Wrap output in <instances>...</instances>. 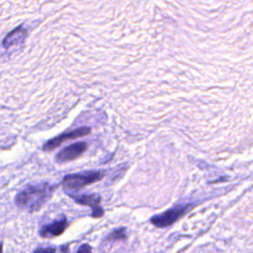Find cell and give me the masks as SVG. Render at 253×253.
Returning <instances> with one entry per match:
<instances>
[{
  "label": "cell",
  "mask_w": 253,
  "mask_h": 253,
  "mask_svg": "<svg viewBox=\"0 0 253 253\" xmlns=\"http://www.w3.org/2000/svg\"><path fill=\"white\" fill-rule=\"evenodd\" d=\"M53 186L47 183L27 185L15 198L16 206L27 211L33 212L40 210L50 198Z\"/></svg>",
  "instance_id": "1"
},
{
  "label": "cell",
  "mask_w": 253,
  "mask_h": 253,
  "mask_svg": "<svg viewBox=\"0 0 253 253\" xmlns=\"http://www.w3.org/2000/svg\"><path fill=\"white\" fill-rule=\"evenodd\" d=\"M105 176V171H87L67 175L62 180V185L66 190H79L100 181Z\"/></svg>",
  "instance_id": "2"
},
{
  "label": "cell",
  "mask_w": 253,
  "mask_h": 253,
  "mask_svg": "<svg viewBox=\"0 0 253 253\" xmlns=\"http://www.w3.org/2000/svg\"><path fill=\"white\" fill-rule=\"evenodd\" d=\"M191 208L190 204H178L174 207L170 208L169 210L153 215L149 221L156 227L164 228L171 226L174 224L177 220H179Z\"/></svg>",
  "instance_id": "3"
},
{
  "label": "cell",
  "mask_w": 253,
  "mask_h": 253,
  "mask_svg": "<svg viewBox=\"0 0 253 253\" xmlns=\"http://www.w3.org/2000/svg\"><path fill=\"white\" fill-rule=\"evenodd\" d=\"M91 131L90 127L88 126H81V127H77L75 129H72L70 131L61 133L57 136H54L53 138L47 140L43 146L42 149L44 151H52L53 149H55L56 147H58L61 143H63L66 140L69 139H74V138H78V137H82L85 136L87 134H89Z\"/></svg>",
  "instance_id": "4"
},
{
  "label": "cell",
  "mask_w": 253,
  "mask_h": 253,
  "mask_svg": "<svg viewBox=\"0 0 253 253\" xmlns=\"http://www.w3.org/2000/svg\"><path fill=\"white\" fill-rule=\"evenodd\" d=\"M68 226V220L66 216L61 215L54 219L50 223L44 224L39 231V234L42 238H53L61 235Z\"/></svg>",
  "instance_id": "5"
},
{
  "label": "cell",
  "mask_w": 253,
  "mask_h": 253,
  "mask_svg": "<svg viewBox=\"0 0 253 253\" xmlns=\"http://www.w3.org/2000/svg\"><path fill=\"white\" fill-rule=\"evenodd\" d=\"M70 197L77 203L83 206H88L92 209V217L99 218L103 216L104 210L100 207L101 197L97 194L91 195H70Z\"/></svg>",
  "instance_id": "6"
},
{
  "label": "cell",
  "mask_w": 253,
  "mask_h": 253,
  "mask_svg": "<svg viewBox=\"0 0 253 253\" xmlns=\"http://www.w3.org/2000/svg\"><path fill=\"white\" fill-rule=\"evenodd\" d=\"M87 147H88V144L85 141H79V142L70 144L57 153L56 160L58 162H66V161L74 160L79 156H81L85 152Z\"/></svg>",
  "instance_id": "7"
},
{
  "label": "cell",
  "mask_w": 253,
  "mask_h": 253,
  "mask_svg": "<svg viewBox=\"0 0 253 253\" xmlns=\"http://www.w3.org/2000/svg\"><path fill=\"white\" fill-rule=\"evenodd\" d=\"M26 35H27V32H26L25 28L23 27V25H21V26L17 27L16 29H14L13 31H11L9 34H7V36L3 40L2 44L5 48H9L12 45L18 44L21 42H23Z\"/></svg>",
  "instance_id": "8"
},
{
  "label": "cell",
  "mask_w": 253,
  "mask_h": 253,
  "mask_svg": "<svg viewBox=\"0 0 253 253\" xmlns=\"http://www.w3.org/2000/svg\"><path fill=\"white\" fill-rule=\"evenodd\" d=\"M126 230L125 227L116 228L113 231H111L104 239L105 242L108 241H120V240H126Z\"/></svg>",
  "instance_id": "9"
},
{
  "label": "cell",
  "mask_w": 253,
  "mask_h": 253,
  "mask_svg": "<svg viewBox=\"0 0 253 253\" xmlns=\"http://www.w3.org/2000/svg\"><path fill=\"white\" fill-rule=\"evenodd\" d=\"M33 253H56V248L48 246V247H38L34 250Z\"/></svg>",
  "instance_id": "10"
},
{
  "label": "cell",
  "mask_w": 253,
  "mask_h": 253,
  "mask_svg": "<svg viewBox=\"0 0 253 253\" xmlns=\"http://www.w3.org/2000/svg\"><path fill=\"white\" fill-rule=\"evenodd\" d=\"M76 253H93L92 252V247L88 243H84V244L79 246Z\"/></svg>",
  "instance_id": "11"
},
{
  "label": "cell",
  "mask_w": 253,
  "mask_h": 253,
  "mask_svg": "<svg viewBox=\"0 0 253 253\" xmlns=\"http://www.w3.org/2000/svg\"><path fill=\"white\" fill-rule=\"evenodd\" d=\"M57 253H69V243L63 244L59 247Z\"/></svg>",
  "instance_id": "12"
}]
</instances>
